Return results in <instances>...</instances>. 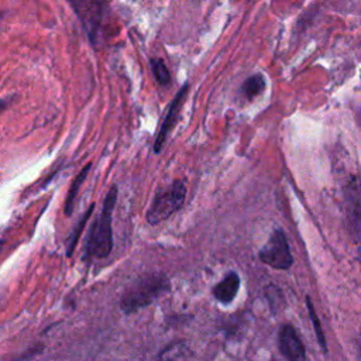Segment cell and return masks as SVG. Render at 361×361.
<instances>
[{
	"label": "cell",
	"mask_w": 361,
	"mask_h": 361,
	"mask_svg": "<svg viewBox=\"0 0 361 361\" xmlns=\"http://www.w3.org/2000/svg\"><path fill=\"white\" fill-rule=\"evenodd\" d=\"M117 186H111L107 192L102 210L92 224L89 237L85 244V258H106L113 250L111 219L117 202Z\"/></svg>",
	"instance_id": "cell-1"
},
{
	"label": "cell",
	"mask_w": 361,
	"mask_h": 361,
	"mask_svg": "<svg viewBox=\"0 0 361 361\" xmlns=\"http://www.w3.org/2000/svg\"><path fill=\"white\" fill-rule=\"evenodd\" d=\"M169 289V281L164 274H148L138 278L123 295L120 307L130 314L151 305Z\"/></svg>",
	"instance_id": "cell-2"
},
{
	"label": "cell",
	"mask_w": 361,
	"mask_h": 361,
	"mask_svg": "<svg viewBox=\"0 0 361 361\" xmlns=\"http://www.w3.org/2000/svg\"><path fill=\"white\" fill-rule=\"evenodd\" d=\"M185 196L186 186L180 179H176L169 186L158 190L147 212V221L149 224H158L166 220L183 204Z\"/></svg>",
	"instance_id": "cell-3"
},
{
	"label": "cell",
	"mask_w": 361,
	"mask_h": 361,
	"mask_svg": "<svg viewBox=\"0 0 361 361\" xmlns=\"http://www.w3.org/2000/svg\"><path fill=\"white\" fill-rule=\"evenodd\" d=\"M344 216L350 234L361 240V178L351 176L343 188Z\"/></svg>",
	"instance_id": "cell-4"
},
{
	"label": "cell",
	"mask_w": 361,
	"mask_h": 361,
	"mask_svg": "<svg viewBox=\"0 0 361 361\" xmlns=\"http://www.w3.org/2000/svg\"><path fill=\"white\" fill-rule=\"evenodd\" d=\"M259 259L275 268V269H288L293 264V258L289 250V244L282 230H275L264 247L258 252Z\"/></svg>",
	"instance_id": "cell-5"
},
{
	"label": "cell",
	"mask_w": 361,
	"mask_h": 361,
	"mask_svg": "<svg viewBox=\"0 0 361 361\" xmlns=\"http://www.w3.org/2000/svg\"><path fill=\"white\" fill-rule=\"evenodd\" d=\"M71 7L75 10L76 16L79 17L89 37V41L93 44V47H96L99 42L106 4L99 1H76V3H71Z\"/></svg>",
	"instance_id": "cell-6"
},
{
	"label": "cell",
	"mask_w": 361,
	"mask_h": 361,
	"mask_svg": "<svg viewBox=\"0 0 361 361\" xmlns=\"http://www.w3.org/2000/svg\"><path fill=\"white\" fill-rule=\"evenodd\" d=\"M188 89H189V83H185L179 89V92L175 94V97H173V100H172V103H171V106L168 109V113H166V116H165V118H164V121L161 124V128H159V131L157 134V138H155V142H154V151L157 154L161 152V149H162V147H164V144L166 141L168 134L171 133V130L173 128V126H175V123L178 120V116H179L180 107L183 104V99H185V96L188 93Z\"/></svg>",
	"instance_id": "cell-7"
},
{
	"label": "cell",
	"mask_w": 361,
	"mask_h": 361,
	"mask_svg": "<svg viewBox=\"0 0 361 361\" xmlns=\"http://www.w3.org/2000/svg\"><path fill=\"white\" fill-rule=\"evenodd\" d=\"M279 348L288 361H305V347L289 324L282 326L279 331Z\"/></svg>",
	"instance_id": "cell-8"
},
{
	"label": "cell",
	"mask_w": 361,
	"mask_h": 361,
	"mask_svg": "<svg viewBox=\"0 0 361 361\" xmlns=\"http://www.w3.org/2000/svg\"><path fill=\"white\" fill-rule=\"evenodd\" d=\"M240 288V276L235 272H230L221 282H219L214 289L213 295L214 298L221 303H230Z\"/></svg>",
	"instance_id": "cell-9"
},
{
	"label": "cell",
	"mask_w": 361,
	"mask_h": 361,
	"mask_svg": "<svg viewBox=\"0 0 361 361\" xmlns=\"http://www.w3.org/2000/svg\"><path fill=\"white\" fill-rule=\"evenodd\" d=\"M92 168V162L86 164L82 171L76 175V178L73 179V182L71 183L69 186V190H68V195H66V200H65V214L66 216H71L72 212H73V206H75V200H76V196H78V192L80 189V186L83 185L89 171Z\"/></svg>",
	"instance_id": "cell-10"
},
{
	"label": "cell",
	"mask_w": 361,
	"mask_h": 361,
	"mask_svg": "<svg viewBox=\"0 0 361 361\" xmlns=\"http://www.w3.org/2000/svg\"><path fill=\"white\" fill-rule=\"evenodd\" d=\"M93 209H94V204H90V207L83 213V216L80 217V220L76 223V226H75L73 230L71 231V234H69V237H68V240H66V255H68V257H71V255L73 254V251H75V248H76V245H78L79 237H80V234H82V231H83V228H85V226H86V223H87L90 214L93 213Z\"/></svg>",
	"instance_id": "cell-11"
},
{
	"label": "cell",
	"mask_w": 361,
	"mask_h": 361,
	"mask_svg": "<svg viewBox=\"0 0 361 361\" xmlns=\"http://www.w3.org/2000/svg\"><path fill=\"white\" fill-rule=\"evenodd\" d=\"M188 345L182 341L172 343L159 354L158 361H186Z\"/></svg>",
	"instance_id": "cell-12"
},
{
	"label": "cell",
	"mask_w": 361,
	"mask_h": 361,
	"mask_svg": "<svg viewBox=\"0 0 361 361\" xmlns=\"http://www.w3.org/2000/svg\"><path fill=\"white\" fill-rule=\"evenodd\" d=\"M265 89V79L262 75H252L245 79L241 86V92L247 99H254L259 96Z\"/></svg>",
	"instance_id": "cell-13"
},
{
	"label": "cell",
	"mask_w": 361,
	"mask_h": 361,
	"mask_svg": "<svg viewBox=\"0 0 361 361\" xmlns=\"http://www.w3.org/2000/svg\"><path fill=\"white\" fill-rule=\"evenodd\" d=\"M149 63H151V69H152V73H154L157 82L159 85H168L171 82V73H169L166 65L164 63V61L159 58H154V59H151Z\"/></svg>",
	"instance_id": "cell-14"
},
{
	"label": "cell",
	"mask_w": 361,
	"mask_h": 361,
	"mask_svg": "<svg viewBox=\"0 0 361 361\" xmlns=\"http://www.w3.org/2000/svg\"><path fill=\"white\" fill-rule=\"evenodd\" d=\"M306 306H307V310H309V316L312 319V323H313V327H314V331H316V336H317V340H319V344L320 347L323 348V351H326V340H324V334H323V330H322V326H320V322L316 316V312H314V307H313V303L310 300V298L307 296L306 298Z\"/></svg>",
	"instance_id": "cell-15"
},
{
	"label": "cell",
	"mask_w": 361,
	"mask_h": 361,
	"mask_svg": "<svg viewBox=\"0 0 361 361\" xmlns=\"http://www.w3.org/2000/svg\"><path fill=\"white\" fill-rule=\"evenodd\" d=\"M11 103V97H6V99H0V114L10 106Z\"/></svg>",
	"instance_id": "cell-16"
},
{
	"label": "cell",
	"mask_w": 361,
	"mask_h": 361,
	"mask_svg": "<svg viewBox=\"0 0 361 361\" xmlns=\"http://www.w3.org/2000/svg\"><path fill=\"white\" fill-rule=\"evenodd\" d=\"M357 258H358V262H360V267H361V247L357 251Z\"/></svg>",
	"instance_id": "cell-17"
},
{
	"label": "cell",
	"mask_w": 361,
	"mask_h": 361,
	"mask_svg": "<svg viewBox=\"0 0 361 361\" xmlns=\"http://www.w3.org/2000/svg\"><path fill=\"white\" fill-rule=\"evenodd\" d=\"M357 120H358V124H360V127H361V110L357 113Z\"/></svg>",
	"instance_id": "cell-18"
},
{
	"label": "cell",
	"mask_w": 361,
	"mask_h": 361,
	"mask_svg": "<svg viewBox=\"0 0 361 361\" xmlns=\"http://www.w3.org/2000/svg\"><path fill=\"white\" fill-rule=\"evenodd\" d=\"M3 244H4V241H3V240H0V248H1V245H3Z\"/></svg>",
	"instance_id": "cell-19"
}]
</instances>
